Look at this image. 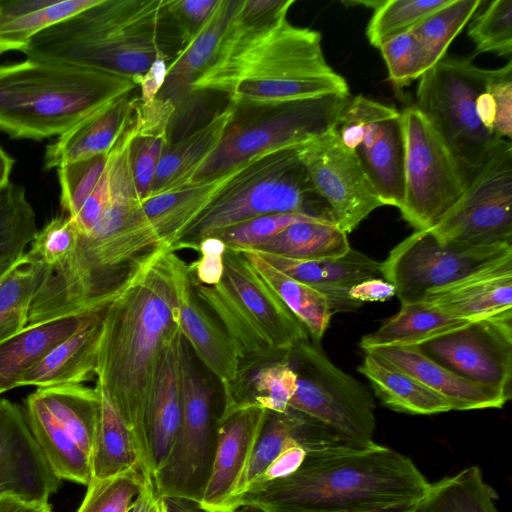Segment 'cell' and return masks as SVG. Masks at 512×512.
<instances>
[{"instance_id":"cell-10","label":"cell","mask_w":512,"mask_h":512,"mask_svg":"<svg viewBox=\"0 0 512 512\" xmlns=\"http://www.w3.org/2000/svg\"><path fill=\"white\" fill-rule=\"evenodd\" d=\"M181 419L168 458L153 477L159 498L178 497L199 504L207 484L217 445L223 403L198 370L191 348L181 351Z\"/></svg>"},{"instance_id":"cell-15","label":"cell","mask_w":512,"mask_h":512,"mask_svg":"<svg viewBox=\"0 0 512 512\" xmlns=\"http://www.w3.org/2000/svg\"><path fill=\"white\" fill-rule=\"evenodd\" d=\"M336 129L383 204L399 209L404 199L405 162L401 111L357 95L350 98Z\"/></svg>"},{"instance_id":"cell-4","label":"cell","mask_w":512,"mask_h":512,"mask_svg":"<svg viewBox=\"0 0 512 512\" xmlns=\"http://www.w3.org/2000/svg\"><path fill=\"white\" fill-rule=\"evenodd\" d=\"M429 482L407 456L383 445H344L309 452L291 475L243 493L266 512L367 510L415 503Z\"/></svg>"},{"instance_id":"cell-51","label":"cell","mask_w":512,"mask_h":512,"mask_svg":"<svg viewBox=\"0 0 512 512\" xmlns=\"http://www.w3.org/2000/svg\"><path fill=\"white\" fill-rule=\"evenodd\" d=\"M495 104L493 133L504 139L512 136V62L493 70L486 87Z\"/></svg>"},{"instance_id":"cell-40","label":"cell","mask_w":512,"mask_h":512,"mask_svg":"<svg viewBox=\"0 0 512 512\" xmlns=\"http://www.w3.org/2000/svg\"><path fill=\"white\" fill-rule=\"evenodd\" d=\"M302 261L338 258L350 249L347 234L328 221H305L290 225L278 235L251 248Z\"/></svg>"},{"instance_id":"cell-17","label":"cell","mask_w":512,"mask_h":512,"mask_svg":"<svg viewBox=\"0 0 512 512\" xmlns=\"http://www.w3.org/2000/svg\"><path fill=\"white\" fill-rule=\"evenodd\" d=\"M336 128L303 144L299 154L316 193L330 209L333 223L348 234L384 204Z\"/></svg>"},{"instance_id":"cell-53","label":"cell","mask_w":512,"mask_h":512,"mask_svg":"<svg viewBox=\"0 0 512 512\" xmlns=\"http://www.w3.org/2000/svg\"><path fill=\"white\" fill-rule=\"evenodd\" d=\"M226 245L217 237L203 239L197 251L200 257L196 262L189 264L191 277L206 286L217 285L223 275V255Z\"/></svg>"},{"instance_id":"cell-24","label":"cell","mask_w":512,"mask_h":512,"mask_svg":"<svg viewBox=\"0 0 512 512\" xmlns=\"http://www.w3.org/2000/svg\"><path fill=\"white\" fill-rule=\"evenodd\" d=\"M365 352L413 376L446 398L453 410L502 408L510 399L499 390L456 375L420 352L416 346L377 347Z\"/></svg>"},{"instance_id":"cell-47","label":"cell","mask_w":512,"mask_h":512,"mask_svg":"<svg viewBox=\"0 0 512 512\" xmlns=\"http://www.w3.org/2000/svg\"><path fill=\"white\" fill-rule=\"evenodd\" d=\"M146 479L137 469L105 479H92L76 512H129Z\"/></svg>"},{"instance_id":"cell-25","label":"cell","mask_w":512,"mask_h":512,"mask_svg":"<svg viewBox=\"0 0 512 512\" xmlns=\"http://www.w3.org/2000/svg\"><path fill=\"white\" fill-rule=\"evenodd\" d=\"M104 308L87 313L80 326L53 347L23 377L18 387L83 384L96 379L98 341Z\"/></svg>"},{"instance_id":"cell-18","label":"cell","mask_w":512,"mask_h":512,"mask_svg":"<svg viewBox=\"0 0 512 512\" xmlns=\"http://www.w3.org/2000/svg\"><path fill=\"white\" fill-rule=\"evenodd\" d=\"M61 481L36 442L23 409L0 398V496L47 505Z\"/></svg>"},{"instance_id":"cell-64","label":"cell","mask_w":512,"mask_h":512,"mask_svg":"<svg viewBox=\"0 0 512 512\" xmlns=\"http://www.w3.org/2000/svg\"><path fill=\"white\" fill-rule=\"evenodd\" d=\"M158 512H164L163 503H161V507Z\"/></svg>"},{"instance_id":"cell-9","label":"cell","mask_w":512,"mask_h":512,"mask_svg":"<svg viewBox=\"0 0 512 512\" xmlns=\"http://www.w3.org/2000/svg\"><path fill=\"white\" fill-rule=\"evenodd\" d=\"M493 70L478 67L471 57L445 56L418 84L414 106L448 148L467 185L503 140L483 126L476 109Z\"/></svg>"},{"instance_id":"cell-3","label":"cell","mask_w":512,"mask_h":512,"mask_svg":"<svg viewBox=\"0 0 512 512\" xmlns=\"http://www.w3.org/2000/svg\"><path fill=\"white\" fill-rule=\"evenodd\" d=\"M135 133L132 112L107 152V204L75 251L48 275L31 306L28 325L83 315L104 308L118 293L135 263L158 247L145 219L130 161Z\"/></svg>"},{"instance_id":"cell-7","label":"cell","mask_w":512,"mask_h":512,"mask_svg":"<svg viewBox=\"0 0 512 512\" xmlns=\"http://www.w3.org/2000/svg\"><path fill=\"white\" fill-rule=\"evenodd\" d=\"M301 146L258 155L231 171L171 250H197L203 239L268 214L301 213L333 223L300 158Z\"/></svg>"},{"instance_id":"cell-11","label":"cell","mask_w":512,"mask_h":512,"mask_svg":"<svg viewBox=\"0 0 512 512\" xmlns=\"http://www.w3.org/2000/svg\"><path fill=\"white\" fill-rule=\"evenodd\" d=\"M288 361L297 374V388L288 408L351 444L374 443L376 405L363 383L337 367L320 344L311 340L298 343Z\"/></svg>"},{"instance_id":"cell-16","label":"cell","mask_w":512,"mask_h":512,"mask_svg":"<svg viewBox=\"0 0 512 512\" xmlns=\"http://www.w3.org/2000/svg\"><path fill=\"white\" fill-rule=\"evenodd\" d=\"M416 347L456 375L511 397L512 315L471 321Z\"/></svg>"},{"instance_id":"cell-46","label":"cell","mask_w":512,"mask_h":512,"mask_svg":"<svg viewBox=\"0 0 512 512\" xmlns=\"http://www.w3.org/2000/svg\"><path fill=\"white\" fill-rule=\"evenodd\" d=\"M482 6V5H481ZM474 13L468 35L479 53H494L511 60L512 0H494Z\"/></svg>"},{"instance_id":"cell-62","label":"cell","mask_w":512,"mask_h":512,"mask_svg":"<svg viewBox=\"0 0 512 512\" xmlns=\"http://www.w3.org/2000/svg\"><path fill=\"white\" fill-rule=\"evenodd\" d=\"M416 503V502H415ZM415 503H402L391 506H385L375 509L367 510H340V511H329V512H411Z\"/></svg>"},{"instance_id":"cell-36","label":"cell","mask_w":512,"mask_h":512,"mask_svg":"<svg viewBox=\"0 0 512 512\" xmlns=\"http://www.w3.org/2000/svg\"><path fill=\"white\" fill-rule=\"evenodd\" d=\"M471 321L454 317L423 301L401 304L400 310L375 331L364 335L360 347L416 346Z\"/></svg>"},{"instance_id":"cell-8","label":"cell","mask_w":512,"mask_h":512,"mask_svg":"<svg viewBox=\"0 0 512 512\" xmlns=\"http://www.w3.org/2000/svg\"><path fill=\"white\" fill-rule=\"evenodd\" d=\"M350 98V94H333L271 106L234 107V117L218 148L192 182L222 177L258 155L322 136L339 125Z\"/></svg>"},{"instance_id":"cell-32","label":"cell","mask_w":512,"mask_h":512,"mask_svg":"<svg viewBox=\"0 0 512 512\" xmlns=\"http://www.w3.org/2000/svg\"><path fill=\"white\" fill-rule=\"evenodd\" d=\"M95 387L98 415L91 454L92 479L109 478L131 469L140 470L148 478L137 444L118 409L99 383Z\"/></svg>"},{"instance_id":"cell-54","label":"cell","mask_w":512,"mask_h":512,"mask_svg":"<svg viewBox=\"0 0 512 512\" xmlns=\"http://www.w3.org/2000/svg\"><path fill=\"white\" fill-rule=\"evenodd\" d=\"M307 453V449L300 443L294 442L289 444L259 475L248 483L242 494L274 480L291 475L301 466Z\"/></svg>"},{"instance_id":"cell-31","label":"cell","mask_w":512,"mask_h":512,"mask_svg":"<svg viewBox=\"0 0 512 512\" xmlns=\"http://www.w3.org/2000/svg\"><path fill=\"white\" fill-rule=\"evenodd\" d=\"M86 314L27 325L17 334L1 341L0 395L17 388L23 377L53 347L80 326Z\"/></svg>"},{"instance_id":"cell-22","label":"cell","mask_w":512,"mask_h":512,"mask_svg":"<svg viewBox=\"0 0 512 512\" xmlns=\"http://www.w3.org/2000/svg\"><path fill=\"white\" fill-rule=\"evenodd\" d=\"M421 301L468 321L512 315V258L433 288Z\"/></svg>"},{"instance_id":"cell-34","label":"cell","mask_w":512,"mask_h":512,"mask_svg":"<svg viewBox=\"0 0 512 512\" xmlns=\"http://www.w3.org/2000/svg\"><path fill=\"white\" fill-rule=\"evenodd\" d=\"M98 0H0V54L23 51L43 30Z\"/></svg>"},{"instance_id":"cell-26","label":"cell","mask_w":512,"mask_h":512,"mask_svg":"<svg viewBox=\"0 0 512 512\" xmlns=\"http://www.w3.org/2000/svg\"><path fill=\"white\" fill-rule=\"evenodd\" d=\"M121 96L98 108L46 147L45 169L107 154L133 112V98Z\"/></svg>"},{"instance_id":"cell-28","label":"cell","mask_w":512,"mask_h":512,"mask_svg":"<svg viewBox=\"0 0 512 512\" xmlns=\"http://www.w3.org/2000/svg\"><path fill=\"white\" fill-rule=\"evenodd\" d=\"M234 113V106L228 104L188 136L170 144L158 164L151 196L191 183L198 169L218 148Z\"/></svg>"},{"instance_id":"cell-1","label":"cell","mask_w":512,"mask_h":512,"mask_svg":"<svg viewBox=\"0 0 512 512\" xmlns=\"http://www.w3.org/2000/svg\"><path fill=\"white\" fill-rule=\"evenodd\" d=\"M294 2L273 9L235 1L210 63L189 90L222 93L235 108L349 95L345 78L325 59L321 33L288 21Z\"/></svg>"},{"instance_id":"cell-55","label":"cell","mask_w":512,"mask_h":512,"mask_svg":"<svg viewBox=\"0 0 512 512\" xmlns=\"http://www.w3.org/2000/svg\"><path fill=\"white\" fill-rule=\"evenodd\" d=\"M349 297L363 304L364 302H384L396 295L395 286L381 277L368 278L352 286Z\"/></svg>"},{"instance_id":"cell-61","label":"cell","mask_w":512,"mask_h":512,"mask_svg":"<svg viewBox=\"0 0 512 512\" xmlns=\"http://www.w3.org/2000/svg\"><path fill=\"white\" fill-rule=\"evenodd\" d=\"M14 159L0 146V190L10 183Z\"/></svg>"},{"instance_id":"cell-43","label":"cell","mask_w":512,"mask_h":512,"mask_svg":"<svg viewBox=\"0 0 512 512\" xmlns=\"http://www.w3.org/2000/svg\"><path fill=\"white\" fill-rule=\"evenodd\" d=\"M37 231L25 189L10 182L0 190V275L27 251Z\"/></svg>"},{"instance_id":"cell-50","label":"cell","mask_w":512,"mask_h":512,"mask_svg":"<svg viewBox=\"0 0 512 512\" xmlns=\"http://www.w3.org/2000/svg\"><path fill=\"white\" fill-rule=\"evenodd\" d=\"M77 242L76 226L66 214H63L52 218L37 231L27 251L46 264L50 270H55L71 257Z\"/></svg>"},{"instance_id":"cell-37","label":"cell","mask_w":512,"mask_h":512,"mask_svg":"<svg viewBox=\"0 0 512 512\" xmlns=\"http://www.w3.org/2000/svg\"><path fill=\"white\" fill-rule=\"evenodd\" d=\"M297 388V374L288 358L262 364L250 370L223 393V413L258 407L284 413Z\"/></svg>"},{"instance_id":"cell-49","label":"cell","mask_w":512,"mask_h":512,"mask_svg":"<svg viewBox=\"0 0 512 512\" xmlns=\"http://www.w3.org/2000/svg\"><path fill=\"white\" fill-rule=\"evenodd\" d=\"M319 220L327 221L301 213H274L246 221L212 237L219 238L229 248L251 249L278 235L292 224Z\"/></svg>"},{"instance_id":"cell-14","label":"cell","mask_w":512,"mask_h":512,"mask_svg":"<svg viewBox=\"0 0 512 512\" xmlns=\"http://www.w3.org/2000/svg\"><path fill=\"white\" fill-rule=\"evenodd\" d=\"M442 241L512 246V145L503 139L456 205L430 229Z\"/></svg>"},{"instance_id":"cell-52","label":"cell","mask_w":512,"mask_h":512,"mask_svg":"<svg viewBox=\"0 0 512 512\" xmlns=\"http://www.w3.org/2000/svg\"><path fill=\"white\" fill-rule=\"evenodd\" d=\"M218 0H169L168 11L177 27L181 47L206 22Z\"/></svg>"},{"instance_id":"cell-2","label":"cell","mask_w":512,"mask_h":512,"mask_svg":"<svg viewBox=\"0 0 512 512\" xmlns=\"http://www.w3.org/2000/svg\"><path fill=\"white\" fill-rule=\"evenodd\" d=\"M171 250L155 248L136 262L104 310L96 382L129 428L152 478L146 425L164 350L180 328Z\"/></svg>"},{"instance_id":"cell-63","label":"cell","mask_w":512,"mask_h":512,"mask_svg":"<svg viewBox=\"0 0 512 512\" xmlns=\"http://www.w3.org/2000/svg\"><path fill=\"white\" fill-rule=\"evenodd\" d=\"M236 512H266V511L263 510L262 508H259L256 506L244 505V506H241L240 508H238L236 510Z\"/></svg>"},{"instance_id":"cell-42","label":"cell","mask_w":512,"mask_h":512,"mask_svg":"<svg viewBox=\"0 0 512 512\" xmlns=\"http://www.w3.org/2000/svg\"><path fill=\"white\" fill-rule=\"evenodd\" d=\"M235 0H218L214 10L196 32L173 56L163 87L180 93L208 66L223 35ZM163 89V88H162Z\"/></svg>"},{"instance_id":"cell-44","label":"cell","mask_w":512,"mask_h":512,"mask_svg":"<svg viewBox=\"0 0 512 512\" xmlns=\"http://www.w3.org/2000/svg\"><path fill=\"white\" fill-rule=\"evenodd\" d=\"M483 2L451 0L411 29L424 48L430 68L445 57L451 42Z\"/></svg>"},{"instance_id":"cell-58","label":"cell","mask_w":512,"mask_h":512,"mask_svg":"<svg viewBox=\"0 0 512 512\" xmlns=\"http://www.w3.org/2000/svg\"><path fill=\"white\" fill-rule=\"evenodd\" d=\"M487 87V86H486ZM476 109L483 126L492 134L495 121V104L491 94L485 90L477 98Z\"/></svg>"},{"instance_id":"cell-59","label":"cell","mask_w":512,"mask_h":512,"mask_svg":"<svg viewBox=\"0 0 512 512\" xmlns=\"http://www.w3.org/2000/svg\"><path fill=\"white\" fill-rule=\"evenodd\" d=\"M0 512H53L50 504H34L11 496H0Z\"/></svg>"},{"instance_id":"cell-21","label":"cell","mask_w":512,"mask_h":512,"mask_svg":"<svg viewBox=\"0 0 512 512\" xmlns=\"http://www.w3.org/2000/svg\"><path fill=\"white\" fill-rule=\"evenodd\" d=\"M170 261L183 336L199 360L219 380L225 393L238 376L236 350L220 323L197 299L189 265L172 250Z\"/></svg>"},{"instance_id":"cell-45","label":"cell","mask_w":512,"mask_h":512,"mask_svg":"<svg viewBox=\"0 0 512 512\" xmlns=\"http://www.w3.org/2000/svg\"><path fill=\"white\" fill-rule=\"evenodd\" d=\"M451 0H384L378 1L369 20L366 35L372 46L411 30L426 17Z\"/></svg>"},{"instance_id":"cell-39","label":"cell","mask_w":512,"mask_h":512,"mask_svg":"<svg viewBox=\"0 0 512 512\" xmlns=\"http://www.w3.org/2000/svg\"><path fill=\"white\" fill-rule=\"evenodd\" d=\"M49 270L26 251L0 275V342L27 326L31 306Z\"/></svg>"},{"instance_id":"cell-30","label":"cell","mask_w":512,"mask_h":512,"mask_svg":"<svg viewBox=\"0 0 512 512\" xmlns=\"http://www.w3.org/2000/svg\"><path fill=\"white\" fill-rule=\"evenodd\" d=\"M230 173L216 179L191 182L142 200L143 214L156 236L158 247L172 249Z\"/></svg>"},{"instance_id":"cell-38","label":"cell","mask_w":512,"mask_h":512,"mask_svg":"<svg viewBox=\"0 0 512 512\" xmlns=\"http://www.w3.org/2000/svg\"><path fill=\"white\" fill-rule=\"evenodd\" d=\"M237 250L304 325L310 340L320 344L333 315L327 298L311 286L273 267L257 251Z\"/></svg>"},{"instance_id":"cell-56","label":"cell","mask_w":512,"mask_h":512,"mask_svg":"<svg viewBox=\"0 0 512 512\" xmlns=\"http://www.w3.org/2000/svg\"><path fill=\"white\" fill-rule=\"evenodd\" d=\"M169 63L167 58L160 57L139 78L137 87L140 88V95L138 98L143 104L153 102L158 96L165 84Z\"/></svg>"},{"instance_id":"cell-57","label":"cell","mask_w":512,"mask_h":512,"mask_svg":"<svg viewBox=\"0 0 512 512\" xmlns=\"http://www.w3.org/2000/svg\"><path fill=\"white\" fill-rule=\"evenodd\" d=\"M161 503L162 499L156 494L153 481L146 479L129 512H158Z\"/></svg>"},{"instance_id":"cell-12","label":"cell","mask_w":512,"mask_h":512,"mask_svg":"<svg viewBox=\"0 0 512 512\" xmlns=\"http://www.w3.org/2000/svg\"><path fill=\"white\" fill-rule=\"evenodd\" d=\"M404 199L399 208L415 230L434 227L461 199L467 184L438 134L413 105L405 108Z\"/></svg>"},{"instance_id":"cell-48","label":"cell","mask_w":512,"mask_h":512,"mask_svg":"<svg viewBox=\"0 0 512 512\" xmlns=\"http://www.w3.org/2000/svg\"><path fill=\"white\" fill-rule=\"evenodd\" d=\"M378 49L396 87L409 85L430 69L424 48L411 30L387 39Z\"/></svg>"},{"instance_id":"cell-23","label":"cell","mask_w":512,"mask_h":512,"mask_svg":"<svg viewBox=\"0 0 512 512\" xmlns=\"http://www.w3.org/2000/svg\"><path fill=\"white\" fill-rule=\"evenodd\" d=\"M257 252L279 271L321 292L333 314L354 311L362 306L349 297L352 286L368 278H383L381 262L352 248L341 257L320 261H302Z\"/></svg>"},{"instance_id":"cell-41","label":"cell","mask_w":512,"mask_h":512,"mask_svg":"<svg viewBox=\"0 0 512 512\" xmlns=\"http://www.w3.org/2000/svg\"><path fill=\"white\" fill-rule=\"evenodd\" d=\"M496 499L480 468L471 466L430 483L411 512H500Z\"/></svg>"},{"instance_id":"cell-5","label":"cell","mask_w":512,"mask_h":512,"mask_svg":"<svg viewBox=\"0 0 512 512\" xmlns=\"http://www.w3.org/2000/svg\"><path fill=\"white\" fill-rule=\"evenodd\" d=\"M170 37L181 45L164 0H98L34 36L27 58L139 78L158 58L169 61Z\"/></svg>"},{"instance_id":"cell-19","label":"cell","mask_w":512,"mask_h":512,"mask_svg":"<svg viewBox=\"0 0 512 512\" xmlns=\"http://www.w3.org/2000/svg\"><path fill=\"white\" fill-rule=\"evenodd\" d=\"M267 410L238 408L222 414L210 475L197 505L203 512H236Z\"/></svg>"},{"instance_id":"cell-35","label":"cell","mask_w":512,"mask_h":512,"mask_svg":"<svg viewBox=\"0 0 512 512\" xmlns=\"http://www.w3.org/2000/svg\"><path fill=\"white\" fill-rule=\"evenodd\" d=\"M358 371L388 408L409 414L432 415L452 411L451 403L413 376L366 354Z\"/></svg>"},{"instance_id":"cell-33","label":"cell","mask_w":512,"mask_h":512,"mask_svg":"<svg viewBox=\"0 0 512 512\" xmlns=\"http://www.w3.org/2000/svg\"><path fill=\"white\" fill-rule=\"evenodd\" d=\"M22 409L36 442L59 479L88 486L92 480L89 456L55 421L34 391L25 398Z\"/></svg>"},{"instance_id":"cell-60","label":"cell","mask_w":512,"mask_h":512,"mask_svg":"<svg viewBox=\"0 0 512 512\" xmlns=\"http://www.w3.org/2000/svg\"><path fill=\"white\" fill-rule=\"evenodd\" d=\"M164 512H203L197 504L178 497L162 498Z\"/></svg>"},{"instance_id":"cell-6","label":"cell","mask_w":512,"mask_h":512,"mask_svg":"<svg viewBox=\"0 0 512 512\" xmlns=\"http://www.w3.org/2000/svg\"><path fill=\"white\" fill-rule=\"evenodd\" d=\"M136 83L107 71L26 58L0 65V131L12 138L60 136Z\"/></svg>"},{"instance_id":"cell-13","label":"cell","mask_w":512,"mask_h":512,"mask_svg":"<svg viewBox=\"0 0 512 512\" xmlns=\"http://www.w3.org/2000/svg\"><path fill=\"white\" fill-rule=\"evenodd\" d=\"M510 258V245L467 246L442 241L430 229L415 230L381 262V272L395 286L400 303L406 304Z\"/></svg>"},{"instance_id":"cell-20","label":"cell","mask_w":512,"mask_h":512,"mask_svg":"<svg viewBox=\"0 0 512 512\" xmlns=\"http://www.w3.org/2000/svg\"><path fill=\"white\" fill-rule=\"evenodd\" d=\"M223 265L221 281L275 349L289 354L298 343L310 340L304 325L239 250L226 247Z\"/></svg>"},{"instance_id":"cell-29","label":"cell","mask_w":512,"mask_h":512,"mask_svg":"<svg viewBox=\"0 0 512 512\" xmlns=\"http://www.w3.org/2000/svg\"><path fill=\"white\" fill-rule=\"evenodd\" d=\"M135 133L130 145V161L138 194L142 200L152 194L158 164L170 146L169 125L175 104L157 96L149 104L133 98Z\"/></svg>"},{"instance_id":"cell-27","label":"cell","mask_w":512,"mask_h":512,"mask_svg":"<svg viewBox=\"0 0 512 512\" xmlns=\"http://www.w3.org/2000/svg\"><path fill=\"white\" fill-rule=\"evenodd\" d=\"M183 340L180 327L164 350L148 413L146 437L152 478L166 462L180 426L182 409L180 364Z\"/></svg>"}]
</instances>
